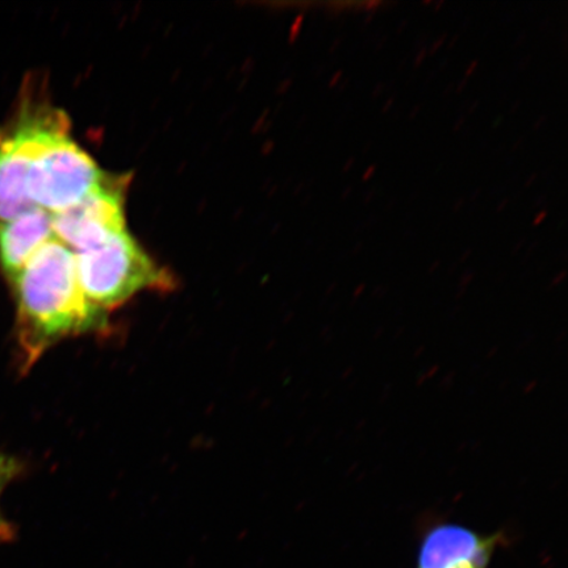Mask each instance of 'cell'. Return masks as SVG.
<instances>
[{
	"instance_id": "obj_1",
	"label": "cell",
	"mask_w": 568,
	"mask_h": 568,
	"mask_svg": "<svg viewBox=\"0 0 568 568\" xmlns=\"http://www.w3.org/2000/svg\"><path fill=\"white\" fill-rule=\"evenodd\" d=\"M18 295L21 371L69 337L110 328L109 315L88 300L78 281L73 251L55 237L41 246L13 278Z\"/></svg>"
},
{
	"instance_id": "obj_2",
	"label": "cell",
	"mask_w": 568,
	"mask_h": 568,
	"mask_svg": "<svg viewBox=\"0 0 568 568\" xmlns=\"http://www.w3.org/2000/svg\"><path fill=\"white\" fill-rule=\"evenodd\" d=\"M74 255L84 295L105 312L142 291H168L174 284L172 276L155 264L126 231Z\"/></svg>"
},
{
	"instance_id": "obj_3",
	"label": "cell",
	"mask_w": 568,
	"mask_h": 568,
	"mask_svg": "<svg viewBox=\"0 0 568 568\" xmlns=\"http://www.w3.org/2000/svg\"><path fill=\"white\" fill-rule=\"evenodd\" d=\"M105 174L68 136V125L55 128L36 151L28 172V194L36 207L52 215L73 207L101 187Z\"/></svg>"
},
{
	"instance_id": "obj_4",
	"label": "cell",
	"mask_w": 568,
	"mask_h": 568,
	"mask_svg": "<svg viewBox=\"0 0 568 568\" xmlns=\"http://www.w3.org/2000/svg\"><path fill=\"white\" fill-rule=\"evenodd\" d=\"M123 231V187L106 180L73 207L53 215L54 237L74 253L89 251Z\"/></svg>"
},
{
	"instance_id": "obj_5",
	"label": "cell",
	"mask_w": 568,
	"mask_h": 568,
	"mask_svg": "<svg viewBox=\"0 0 568 568\" xmlns=\"http://www.w3.org/2000/svg\"><path fill=\"white\" fill-rule=\"evenodd\" d=\"M62 124L65 118L52 115L20 125L11 136H0V225L36 207L28 194V172L41 142Z\"/></svg>"
},
{
	"instance_id": "obj_6",
	"label": "cell",
	"mask_w": 568,
	"mask_h": 568,
	"mask_svg": "<svg viewBox=\"0 0 568 568\" xmlns=\"http://www.w3.org/2000/svg\"><path fill=\"white\" fill-rule=\"evenodd\" d=\"M499 536H483L457 524H442L426 532L417 568H488Z\"/></svg>"
},
{
	"instance_id": "obj_7",
	"label": "cell",
	"mask_w": 568,
	"mask_h": 568,
	"mask_svg": "<svg viewBox=\"0 0 568 568\" xmlns=\"http://www.w3.org/2000/svg\"><path fill=\"white\" fill-rule=\"evenodd\" d=\"M52 239L53 215L39 207L0 225V264L6 274L16 278L34 253Z\"/></svg>"
},
{
	"instance_id": "obj_8",
	"label": "cell",
	"mask_w": 568,
	"mask_h": 568,
	"mask_svg": "<svg viewBox=\"0 0 568 568\" xmlns=\"http://www.w3.org/2000/svg\"><path fill=\"white\" fill-rule=\"evenodd\" d=\"M21 471L20 462L13 457L0 453V496L4 488L18 477ZM16 536L12 525L6 520L2 510H0V544L9 542Z\"/></svg>"
},
{
	"instance_id": "obj_9",
	"label": "cell",
	"mask_w": 568,
	"mask_h": 568,
	"mask_svg": "<svg viewBox=\"0 0 568 568\" xmlns=\"http://www.w3.org/2000/svg\"><path fill=\"white\" fill-rule=\"evenodd\" d=\"M447 34L439 36V38L432 42V47L429 48L428 55L436 54L439 51V48H442L445 44Z\"/></svg>"
},
{
	"instance_id": "obj_10",
	"label": "cell",
	"mask_w": 568,
	"mask_h": 568,
	"mask_svg": "<svg viewBox=\"0 0 568 568\" xmlns=\"http://www.w3.org/2000/svg\"><path fill=\"white\" fill-rule=\"evenodd\" d=\"M426 57H428V49L424 48L420 52L417 53L415 59V67L418 68L425 61Z\"/></svg>"
},
{
	"instance_id": "obj_11",
	"label": "cell",
	"mask_w": 568,
	"mask_h": 568,
	"mask_svg": "<svg viewBox=\"0 0 568 568\" xmlns=\"http://www.w3.org/2000/svg\"><path fill=\"white\" fill-rule=\"evenodd\" d=\"M341 78H343V70H338L337 73L333 74L329 81V88L335 89L338 87V83L341 81Z\"/></svg>"
},
{
	"instance_id": "obj_12",
	"label": "cell",
	"mask_w": 568,
	"mask_h": 568,
	"mask_svg": "<svg viewBox=\"0 0 568 568\" xmlns=\"http://www.w3.org/2000/svg\"><path fill=\"white\" fill-rule=\"evenodd\" d=\"M375 173H376V166L375 165L368 166L366 169V172L364 173V176H362V181H364V182L371 181L372 178L375 175Z\"/></svg>"
},
{
	"instance_id": "obj_13",
	"label": "cell",
	"mask_w": 568,
	"mask_h": 568,
	"mask_svg": "<svg viewBox=\"0 0 568 568\" xmlns=\"http://www.w3.org/2000/svg\"><path fill=\"white\" fill-rule=\"evenodd\" d=\"M548 216V211H541L538 213V215L535 217V222H532V225L537 226L544 222V220Z\"/></svg>"
},
{
	"instance_id": "obj_14",
	"label": "cell",
	"mask_w": 568,
	"mask_h": 568,
	"mask_svg": "<svg viewBox=\"0 0 568 568\" xmlns=\"http://www.w3.org/2000/svg\"><path fill=\"white\" fill-rule=\"evenodd\" d=\"M478 63H479L478 61H473L470 63V67L467 68V70H466V80H467L468 77H471L475 73V71H477Z\"/></svg>"
},
{
	"instance_id": "obj_15",
	"label": "cell",
	"mask_w": 568,
	"mask_h": 568,
	"mask_svg": "<svg viewBox=\"0 0 568 568\" xmlns=\"http://www.w3.org/2000/svg\"><path fill=\"white\" fill-rule=\"evenodd\" d=\"M354 163H355L354 159L347 160L345 165H344L343 172L344 173L351 172L352 168L354 166Z\"/></svg>"
},
{
	"instance_id": "obj_16",
	"label": "cell",
	"mask_w": 568,
	"mask_h": 568,
	"mask_svg": "<svg viewBox=\"0 0 568 568\" xmlns=\"http://www.w3.org/2000/svg\"><path fill=\"white\" fill-rule=\"evenodd\" d=\"M394 101H395V99H394V98L388 99V101L386 102L385 106H383L382 112H383V113L388 112V110L390 109V106H393Z\"/></svg>"
},
{
	"instance_id": "obj_17",
	"label": "cell",
	"mask_w": 568,
	"mask_h": 568,
	"mask_svg": "<svg viewBox=\"0 0 568 568\" xmlns=\"http://www.w3.org/2000/svg\"><path fill=\"white\" fill-rule=\"evenodd\" d=\"M383 88H385V84L383 83H379L378 87L375 88V90L373 91L374 98L378 97V94H382Z\"/></svg>"
},
{
	"instance_id": "obj_18",
	"label": "cell",
	"mask_w": 568,
	"mask_h": 568,
	"mask_svg": "<svg viewBox=\"0 0 568 568\" xmlns=\"http://www.w3.org/2000/svg\"><path fill=\"white\" fill-rule=\"evenodd\" d=\"M381 4H382V2H368V3H365L367 11H373V9H375V7H379Z\"/></svg>"
},
{
	"instance_id": "obj_19",
	"label": "cell",
	"mask_w": 568,
	"mask_h": 568,
	"mask_svg": "<svg viewBox=\"0 0 568 568\" xmlns=\"http://www.w3.org/2000/svg\"><path fill=\"white\" fill-rule=\"evenodd\" d=\"M464 124H465V118H460V119L458 120V122H457L456 126H454V131H456V132H457V131H459V130H460V128H462V125H464Z\"/></svg>"
},
{
	"instance_id": "obj_20",
	"label": "cell",
	"mask_w": 568,
	"mask_h": 568,
	"mask_svg": "<svg viewBox=\"0 0 568 568\" xmlns=\"http://www.w3.org/2000/svg\"><path fill=\"white\" fill-rule=\"evenodd\" d=\"M420 110H422V105H416V109L414 110V112L410 113L409 118L415 119L417 113L420 112Z\"/></svg>"
},
{
	"instance_id": "obj_21",
	"label": "cell",
	"mask_w": 568,
	"mask_h": 568,
	"mask_svg": "<svg viewBox=\"0 0 568 568\" xmlns=\"http://www.w3.org/2000/svg\"><path fill=\"white\" fill-rule=\"evenodd\" d=\"M466 83H467V80H466V78H465V80H464V81H462V82L459 83V87L457 88V94H459V92H460L462 90H465V88H466Z\"/></svg>"
},
{
	"instance_id": "obj_22",
	"label": "cell",
	"mask_w": 568,
	"mask_h": 568,
	"mask_svg": "<svg viewBox=\"0 0 568 568\" xmlns=\"http://www.w3.org/2000/svg\"><path fill=\"white\" fill-rule=\"evenodd\" d=\"M507 205H508V199H506V201H503L499 204V207H497V212H501L504 207H507Z\"/></svg>"
},
{
	"instance_id": "obj_23",
	"label": "cell",
	"mask_w": 568,
	"mask_h": 568,
	"mask_svg": "<svg viewBox=\"0 0 568 568\" xmlns=\"http://www.w3.org/2000/svg\"><path fill=\"white\" fill-rule=\"evenodd\" d=\"M536 178L537 175L536 174H532L530 178H529V181L527 183H525V186L529 187L531 186V183L536 181Z\"/></svg>"
},
{
	"instance_id": "obj_24",
	"label": "cell",
	"mask_w": 568,
	"mask_h": 568,
	"mask_svg": "<svg viewBox=\"0 0 568 568\" xmlns=\"http://www.w3.org/2000/svg\"><path fill=\"white\" fill-rule=\"evenodd\" d=\"M351 194H352V187H346L343 196H341V197H343L345 201L346 196H351Z\"/></svg>"
},
{
	"instance_id": "obj_25",
	"label": "cell",
	"mask_w": 568,
	"mask_h": 568,
	"mask_svg": "<svg viewBox=\"0 0 568 568\" xmlns=\"http://www.w3.org/2000/svg\"><path fill=\"white\" fill-rule=\"evenodd\" d=\"M458 39H459V36H456V38L452 39L450 44H449V49L456 47Z\"/></svg>"
},
{
	"instance_id": "obj_26",
	"label": "cell",
	"mask_w": 568,
	"mask_h": 568,
	"mask_svg": "<svg viewBox=\"0 0 568 568\" xmlns=\"http://www.w3.org/2000/svg\"><path fill=\"white\" fill-rule=\"evenodd\" d=\"M339 44H341V39L335 41V45H333V48H331V52L335 51V48H338Z\"/></svg>"
},
{
	"instance_id": "obj_27",
	"label": "cell",
	"mask_w": 568,
	"mask_h": 568,
	"mask_svg": "<svg viewBox=\"0 0 568 568\" xmlns=\"http://www.w3.org/2000/svg\"><path fill=\"white\" fill-rule=\"evenodd\" d=\"M462 201H464V199H459V203L456 205V207H454V210H456V211L459 210L460 205L464 204V202H462Z\"/></svg>"
},
{
	"instance_id": "obj_28",
	"label": "cell",
	"mask_w": 568,
	"mask_h": 568,
	"mask_svg": "<svg viewBox=\"0 0 568 568\" xmlns=\"http://www.w3.org/2000/svg\"><path fill=\"white\" fill-rule=\"evenodd\" d=\"M444 6V2H439L437 3V7H436V11H438L439 9H442V7Z\"/></svg>"
}]
</instances>
